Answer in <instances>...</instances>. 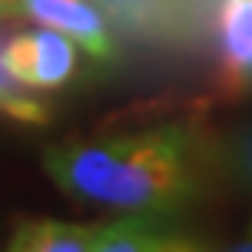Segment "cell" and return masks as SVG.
<instances>
[{
  "label": "cell",
  "instance_id": "277c9868",
  "mask_svg": "<svg viewBox=\"0 0 252 252\" xmlns=\"http://www.w3.org/2000/svg\"><path fill=\"white\" fill-rule=\"evenodd\" d=\"M13 10L20 17L33 20L36 27H49L72 36L85 56L98 63H112L118 56V43L105 23L108 17L92 0H13Z\"/></svg>",
  "mask_w": 252,
  "mask_h": 252
},
{
  "label": "cell",
  "instance_id": "ba28073f",
  "mask_svg": "<svg viewBox=\"0 0 252 252\" xmlns=\"http://www.w3.org/2000/svg\"><path fill=\"white\" fill-rule=\"evenodd\" d=\"M98 226L63 220H27L10 236L7 252H89Z\"/></svg>",
  "mask_w": 252,
  "mask_h": 252
},
{
  "label": "cell",
  "instance_id": "9c48e42d",
  "mask_svg": "<svg viewBox=\"0 0 252 252\" xmlns=\"http://www.w3.org/2000/svg\"><path fill=\"white\" fill-rule=\"evenodd\" d=\"M223 252H252V223H249V233L243 236V239H236L229 249H223Z\"/></svg>",
  "mask_w": 252,
  "mask_h": 252
},
{
  "label": "cell",
  "instance_id": "3957f363",
  "mask_svg": "<svg viewBox=\"0 0 252 252\" xmlns=\"http://www.w3.org/2000/svg\"><path fill=\"white\" fill-rule=\"evenodd\" d=\"M115 27L144 43L190 39L216 0H92Z\"/></svg>",
  "mask_w": 252,
  "mask_h": 252
},
{
  "label": "cell",
  "instance_id": "8992f818",
  "mask_svg": "<svg viewBox=\"0 0 252 252\" xmlns=\"http://www.w3.org/2000/svg\"><path fill=\"white\" fill-rule=\"evenodd\" d=\"M89 252H210L203 243L177 233H160L151 216H125L118 223L98 226Z\"/></svg>",
  "mask_w": 252,
  "mask_h": 252
},
{
  "label": "cell",
  "instance_id": "6da1fadb",
  "mask_svg": "<svg viewBox=\"0 0 252 252\" xmlns=\"http://www.w3.org/2000/svg\"><path fill=\"white\" fill-rule=\"evenodd\" d=\"M43 167L65 196L125 216H158L190 203L206 177V148L180 122L53 144Z\"/></svg>",
  "mask_w": 252,
  "mask_h": 252
},
{
  "label": "cell",
  "instance_id": "7a4b0ae2",
  "mask_svg": "<svg viewBox=\"0 0 252 252\" xmlns=\"http://www.w3.org/2000/svg\"><path fill=\"white\" fill-rule=\"evenodd\" d=\"M79 53H82V46L72 36L39 27L23 30V33L13 30V36L7 39V49H3V59L23 85L43 95H53L63 92L79 75Z\"/></svg>",
  "mask_w": 252,
  "mask_h": 252
},
{
  "label": "cell",
  "instance_id": "5b68a950",
  "mask_svg": "<svg viewBox=\"0 0 252 252\" xmlns=\"http://www.w3.org/2000/svg\"><path fill=\"white\" fill-rule=\"evenodd\" d=\"M220 89L236 98L252 89V0H216Z\"/></svg>",
  "mask_w": 252,
  "mask_h": 252
},
{
  "label": "cell",
  "instance_id": "30bf717a",
  "mask_svg": "<svg viewBox=\"0 0 252 252\" xmlns=\"http://www.w3.org/2000/svg\"><path fill=\"white\" fill-rule=\"evenodd\" d=\"M249 160H252V154H249Z\"/></svg>",
  "mask_w": 252,
  "mask_h": 252
},
{
  "label": "cell",
  "instance_id": "52a82bcc",
  "mask_svg": "<svg viewBox=\"0 0 252 252\" xmlns=\"http://www.w3.org/2000/svg\"><path fill=\"white\" fill-rule=\"evenodd\" d=\"M13 10H0V118H10V122H20V125H49L53 112H49L46 105V95L36 92V89H30L17 79V75L10 72L7 59H3V49H7V39L13 36Z\"/></svg>",
  "mask_w": 252,
  "mask_h": 252
}]
</instances>
